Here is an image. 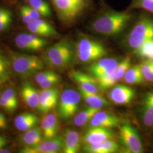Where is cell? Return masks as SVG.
Masks as SVG:
<instances>
[{"instance_id": "1", "label": "cell", "mask_w": 153, "mask_h": 153, "mask_svg": "<svg viewBox=\"0 0 153 153\" xmlns=\"http://www.w3.org/2000/svg\"><path fill=\"white\" fill-rule=\"evenodd\" d=\"M135 19L133 10L117 11L104 8L90 23L89 28L94 33L107 37H115L123 33Z\"/></svg>"}, {"instance_id": "2", "label": "cell", "mask_w": 153, "mask_h": 153, "mask_svg": "<svg viewBox=\"0 0 153 153\" xmlns=\"http://www.w3.org/2000/svg\"><path fill=\"white\" fill-rule=\"evenodd\" d=\"M58 19L71 26L87 15L93 7V0H50Z\"/></svg>"}, {"instance_id": "3", "label": "cell", "mask_w": 153, "mask_h": 153, "mask_svg": "<svg viewBox=\"0 0 153 153\" xmlns=\"http://www.w3.org/2000/svg\"><path fill=\"white\" fill-rule=\"evenodd\" d=\"M43 60L49 66L58 70L69 68L76 60V43L64 39L51 46L43 54Z\"/></svg>"}, {"instance_id": "4", "label": "cell", "mask_w": 153, "mask_h": 153, "mask_svg": "<svg viewBox=\"0 0 153 153\" xmlns=\"http://www.w3.org/2000/svg\"><path fill=\"white\" fill-rule=\"evenodd\" d=\"M153 39V16L143 13L138 17L126 36V47L133 52L142 44Z\"/></svg>"}, {"instance_id": "5", "label": "cell", "mask_w": 153, "mask_h": 153, "mask_svg": "<svg viewBox=\"0 0 153 153\" xmlns=\"http://www.w3.org/2000/svg\"><path fill=\"white\" fill-rule=\"evenodd\" d=\"M108 55V50L102 42L81 34L76 43V59L81 63H91Z\"/></svg>"}, {"instance_id": "6", "label": "cell", "mask_w": 153, "mask_h": 153, "mask_svg": "<svg viewBox=\"0 0 153 153\" xmlns=\"http://www.w3.org/2000/svg\"><path fill=\"white\" fill-rule=\"evenodd\" d=\"M11 67L19 76L27 78L37 74L44 68L43 61L35 56L23 55L12 52Z\"/></svg>"}, {"instance_id": "7", "label": "cell", "mask_w": 153, "mask_h": 153, "mask_svg": "<svg viewBox=\"0 0 153 153\" xmlns=\"http://www.w3.org/2000/svg\"><path fill=\"white\" fill-rule=\"evenodd\" d=\"M81 95L73 89H66L61 94L57 103V115L61 120L65 121L74 116L79 109Z\"/></svg>"}, {"instance_id": "8", "label": "cell", "mask_w": 153, "mask_h": 153, "mask_svg": "<svg viewBox=\"0 0 153 153\" xmlns=\"http://www.w3.org/2000/svg\"><path fill=\"white\" fill-rule=\"evenodd\" d=\"M119 138L126 153L143 152V146L141 137L137 130L131 125L126 124L121 126Z\"/></svg>"}, {"instance_id": "9", "label": "cell", "mask_w": 153, "mask_h": 153, "mask_svg": "<svg viewBox=\"0 0 153 153\" xmlns=\"http://www.w3.org/2000/svg\"><path fill=\"white\" fill-rule=\"evenodd\" d=\"M63 149V138L56 137L40 142L33 147H24L19 150L21 153H57Z\"/></svg>"}, {"instance_id": "10", "label": "cell", "mask_w": 153, "mask_h": 153, "mask_svg": "<svg viewBox=\"0 0 153 153\" xmlns=\"http://www.w3.org/2000/svg\"><path fill=\"white\" fill-rule=\"evenodd\" d=\"M120 60L114 58H102L93 62L88 68V73L95 78L113 74Z\"/></svg>"}, {"instance_id": "11", "label": "cell", "mask_w": 153, "mask_h": 153, "mask_svg": "<svg viewBox=\"0 0 153 153\" xmlns=\"http://www.w3.org/2000/svg\"><path fill=\"white\" fill-rule=\"evenodd\" d=\"M71 79L76 83L79 88L88 93L98 94L99 88L96 79L94 76L81 71H71L69 73Z\"/></svg>"}, {"instance_id": "12", "label": "cell", "mask_w": 153, "mask_h": 153, "mask_svg": "<svg viewBox=\"0 0 153 153\" xmlns=\"http://www.w3.org/2000/svg\"><path fill=\"white\" fill-rule=\"evenodd\" d=\"M121 119L119 117L104 111H99L89 121L88 127H102L111 129L120 126Z\"/></svg>"}, {"instance_id": "13", "label": "cell", "mask_w": 153, "mask_h": 153, "mask_svg": "<svg viewBox=\"0 0 153 153\" xmlns=\"http://www.w3.org/2000/svg\"><path fill=\"white\" fill-rule=\"evenodd\" d=\"M114 136V132L110 129L102 127H91L89 128L85 132L82 137V141L85 145L97 143L113 139Z\"/></svg>"}, {"instance_id": "14", "label": "cell", "mask_w": 153, "mask_h": 153, "mask_svg": "<svg viewBox=\"0 0 153 153\" xmlns=\"http://www.w3.org/2000/svg\"><path fill=\"white\" fill-rule=\"evenodd\" d=\"M135 90L126 85H117L110 91L109 99L117 105L129 104L135 96Z\"/></svg>"}, {"instance_id": "15", "label": "cell", "mask_w": 153, "mask_h": 153, "mask_svg": "<svg viewBox=\"0 0 153 153\" xmlns=\"http://www.w3.org/2000/svg\"><path fill=\"white\" fill-rule=\"evenodd\" d=\"M141 118L145 128L153 127V90L148 91L143 96L141 106Z\"/></svg>"}, {"instance_id": "16", "label": "cell", "mask_w": 153, "mask_h": 153, "mask_svg": "<svg viewBox=\"0 0 153 153\" xmlns=\"http://www.w3.org/2000/svg\"><path fill=\"white\" fill-rule=\"evenodd\" d=\"M62 138V152L64 153H76L80 150L82 139L78 131L72 129H66Z\"/></svg>"}, {"instance_id": "17", "label": "cell", "mask_w": 153, "mask_h": 153, "mask_svg": "<svg viewBox=\"0 0 153 153\" xmlns=\"http://www.w3.org/2000/svg\"><path fill=\"white\" fill-rule=\"evenodd\" d=\"M21 95L24 102L32 108H37L40 101V93L28 81L23 83L21 88Z\"/></svg>"}, {"instance_id": "18", "label": "cell", "mask_w": 153, "mask_h": 153, "mask_svg": "<svg viewBox=\"0 0 153 153\" xmlns=\"http://www.w3.org/2000/svg\"><path fill=\"white\" fill-rule=\"evenodd\" d=\"M119 148L117 142L113 139H109L103 142L85 145L83 150L88 153H114L119 150Z\"/></svg>"}, {"instance_id": "19", "label": "cell", "mask_w": 153, "mask_h": 153, "mask_svg": "<svg viewBox=\"0 0 153 153\" xmlns=\"http://www.w3.org/2000/svg\"><path fill=\"white\" fill-rule=\"evenodd\" d=\"M43 137L42 129L35 126L25 131L21 137L20 141L24 147H33L42 142Z\"/></svg>"}, {"instance_id": "20", "label": "cell", "mask_w": 153, "mask_h": 153, "mask_svg": "<svg viewBox=\"0 0 153 153\" xmlns=\"http://www.w3.org/2000/svg\"><path fill=\"white\" fill-rule=\"evenodd\" d=\"M39 117L30 112H25L17 116L14 120L16 129L20 131H25L34 127L38 123Z\"/></svg>"}, {"instance_id": "21", "label": "cell", "mask_w": 153, "mask_h": 153, "mask_svg": "<svg viewBox=\"0 0 153 153\" xmlns=\"http://www.w3.org/2000/svg\"><path fill=\"white\" fill-rule=\"evenodd\" d=\"M79 92L85 102L90 107L100 109L104 107L110 106V103L108 101L102 96L99 95L98 94L88 93L79 88Z\"/></svg>"}, {"instance_id": "22", "label": "cell", "mask_w": 153, "mask_h": 153, "mask_svg": "<svg viewBox=\"0 0 153 153\" xmlns=\"http://www.w3.org/2000/svg\"><path fill=\"white\" fill-rule=\"evenodd\" d=\"M124 79L126 83L131 85H142L146 82L140 64L130 67L126 72Z\"/></svg>"}, {"instance_id": "23", "label": "cell", "mask_w": 153, "mask_h": 153, "mask_svg": "<svg viewBox=\"0 0 153 153\" xmlns=\"http://www.w3.org/2000/svg\"><path fill=\"white\" fill-rule=\"evenodd\" d=\"M99 111H100V109L89 106L85 110L78 113L75 116L73 120L74 124L77 126H85L89 123V121Z\"/></svg>"}, {"instance_id": "24", "label": "cell", "mask_w": 153, "mask_h": 153, "mask_svg": "<svg viewBox=\"0 0 153 153\" xmlns=\"http://www.w3.org/2000/svg\"><path fill=\"white\" fill-rule=\"evenodd\" d=\"M11 62L0 52V84L9 81L11 76Z\"/></svg>"}, {"instance_id": "25", "label": "cell", "mask_w": 153, "mask_h": 153, "mask_svg": "<svg viewBox=\"0 0 153 153\" xmlns=\"http://www.w3.org/2000/svg\"><path fill=\"white\" fill-rule=\"evenodd\" d=\"M30 6L38 11L42 16L51 17L52 12L49 3L46 0H28Z\"/></svg>"}, {"instance_id": "26", "label": "cell", "mask_w": 153, "mask_h": 153, "mask_svg": "<svg viewBox=\"0 0 153 153\" xmlns=\"http://www.w3.org/2000/svg\"><path fill=\"white\" fill-rule=\"evenodd\" d=\"M15 43L19 49L28 51H39L38 47L30 40L28 33H22L18 35L15 39Z\"/></svg>"}, {"instance_id": "27", "label": "cell", "mask_w": 153, "mask_h": 153, "mask_svg": "<svg viewBox=\"0 0 153 153\" xmlns=\"http://www.w3.org/2000/svg\"><path fill=\"white\" fill-rule=\"evenodd\" d=\"M134 53L143 60H153V39L145 42Z\"/></svg>"}, {"instance_id": "28", "label": "cell", "mask_w": 153, "mask_h": 153, "mask_svg": "<svg viewBox=\"0 0 153 153\" xmlns=\"http://www.w3.org/2000/svg\"><path fill=\"white\" fill-rule=\"evenodd\" d=\"M59 98H47L40 95V101L37 109L40 113L45 114L54 108L58 103Z\"/></svg>"}, {"instance_id": "29", "label": "cell", "mask_w": 153, "mask_h": 153, "mask_svg": "<svg viewBox=\"0 0 153 153\" xmlns=\"http://www.w3.org/2000/svg\"><path fill=\"white\" fill-rule=\"evenodd\" d=\"M127 9H142L153 15V0H131Z\"/></svg>"}, {"instance_id": "30", "label": "cell", "mask_w": 153, "mask_h": 153, "mask_svg": "<svg viewBox=\"0 0 153 153\" xmlns=\"http://www.w3.org/2000/svg\"><path fill=\"white\" fill-rule=\"evenodd\" d=\"M13 21V13L5 7H0V32L7 30Z\"/></svg>"}, {"instance_id": "31", "label": "cell", "mask_w": 153, "mask_h": 153, "mask_svg": "<svg viewBox=\"0 0 153 153\" xmlns=\"http://www.w3.org/2000/svg\"><path fill=\"white\" fill-rule=\"evenodd\" d=\"M98 83L99 88L102 90H106L110 88L114 87L117 80L116 79L114 73L105 75L95 78Z\"/></svg>"}, {"instance_id": "32", "label": "cell", "mask_w": 153, "mask_h": 153, "mask_svg": "<svg viewBox=\"0 0 153 153\" xmlns=\"http://www.w3.org/2000/svg\"><path fill=\"white\" fill-rule=\"evenodd\" d=\"M131 65V59L129 56H126L122 60L120 61L118 65L117 66L114 75L116 79L119 81L123 78L126 71Z\"/></svg>"}, {"instance_id": "33", "label": "cell", "mask_w": 153, "mask_h": 153, "mask_svg": "<svg viewBox=\"0 0 153 153\" xmlns=\"http://www.w3.org/2000/svg\"><path fill=\"white\" fill-rule=\"evenodd\" d=\"M146 82H153V60H145L140 64Z\"/></svg>"}, {"instance_id": "34", "label": "cell", "mask_w": 153, "mask_h": 153, "mask_svg": "<svg viewBox=\"0 0 153 153\" xmlns=\"http://www.w3.org/2000/svg\"><path fill=\"white\" fill-rule=\"evenodd\" d=\"M33 22L40 27L43 28L49 35V37H57L60 35L59 33L49 23L41 18L33 20Z\"/></svg>"}, {"instance_id": "35", "label": "cell", "mask_w": 153, "mask_h": 153, "mask_svg": "<svg viewBox=\"0 0 153 153\" xmlns=\"http://www.w3.org/2000/svg\"><path fill=\"white\" fill-rule=\"evenodd\" d=\"M60 76L54 72L53 74L48 77L44 81L39 83V85L43 89H47L53 87L60 82Z\"/></svg>"}, {"instance_id": "36", "label": "cell", "mask_w": 153, "mask_h": 153, "mask_svg": "<svg viewBox=\"0 0 153 153\" xmlns=\"http://www.w3.org/2000/svg\"><path fill=\"white\" fill-rule=\"evenodd\" d=\"M41 127H42L41 129L43 132V137L45 138V140L51 139L56 136V134L51 129V126H49V124L47 120H46L44 116L42 119Z\"/></svg>"}, {"instance_id": "37", "label": "cell", "mask_w": 153, "mask_h": 153, "mask_svg": "<svg viewBox=\"0 0 153 153\" xmlns=\"http://www.w3.org/2000/svg\"><path fill=\"white\" fill-rule=\"evenodd\" d=\"M27 26L28 30L32 33L41 37H49V35L47 33L44 31L43 28L40 27L38 25L35 24L33 21L28 23Z\"/></svg>"}, {"instance_id": "38", "label": "cell", "mask_w": 153, "mask_h": 153, "mask_svg": "<svg viewBox=\"0 0 153 153\" xmlns=\"http://www.w3.org/2000/svg\"><path fill=\"white\" fill-rule=\"evenodd\" d=\"M1 97L10 101L12 103L18 106V100L17 98L16 91L13 88H7L2 93Z\"/></svg>"}, {"instance_id": "39", "label": "cell", "mask_w": 153, "mask_h": 153, "mask_svg": "<svg viewBox=\"0 0 153 153\" xmlns=\"http://www.w3.org/2000/svg\"><path fill=\"white\" fill-rule=\"evenodd\" d=\"M44 116L46 120L48 121L51 129L56 134L59 128V121L56 115H55L54 113H48Z\"/></svg>"}, {"instance_id": "40", "label": "cell", "mask_w": 153, "mask_h": 153, "mask_svg": "<svg viewBox=\"0 0 153 153\" xmlns=\"http://www.w3.org/2000/svg\"><path fill=\"white\" fill-rule=\"evenodd\" d=\"M0 106L12 114L16 110L18 106L12 103L8 100L0 97Z\"/></svg>"}, {"instance_id": "41", "label": "cell", "mask_w": 153, "mask_h": 153, "mask_svg": "<svg viewBox=\"0 0 153 153\" xmlns=\"http://www.w3.org/2000/svg\"><path fill=\"white\" fill-rule=\"evenodd\" d=\"M54 72L52 71H44L39 72L35 76V81L38 83H40L43 81H44L45 79H46L48 77L53 74Z\"/></svg>"}, {"instance_id": "42", "label": "cell", "mask_w": 153, "mask_h": 153, "mask_svg": "<svg viewBox=\"0 0 153 153\" xmlns=\"http://www.w3.org/2000/svg\"><path fill=\"white\" fill-rule=\"evenodd\" d=\"M20 15L21 16L22 21L24 22L25 23L27 24L28 23L33 21V19L30 16L28 12L26 9L25 6H22L21 9H20Z\"/></svg>"}, {"instance_id": "43", "label": "cell", "mask_w": 153, "mask_h": 153, "mask_svg": "<svg viewBox=\"0 0 153 153\" xmlns=\"http://www.w3.org/2000/svg\"><path fill=\"white\" fill-rule=\"evenodd\" d=\"M26 9L27 10V11L28 12L30 16H31V18H32L33 20H35V19H38L39 18H41L42 16L39 14L38 11L36 10L35 9H34L32 7L28 6H25Z\"/></svg>"}, {"instance_id": "44", "label": "cell", "mask_w": 153, "mask_h": 153, "mask_svg": "<svg viewBox=\"0 0 153 153\" xmlns=\"http://www.w3.org/2000/svg\"><path fill=\"white\" fill-rule=\"evenodd\" d=\"M7 127V123L5 116L0 112V129H5Z\"/></svg>"}, {"instance_id": "45", "label": "cell", "mask_w": 153, "mask_h": 153, "mask_svg": "<svg viewBox=\"0 0 153 153\" xmlns=\"http://www.w3.org/2000/svg\"><path fill=\"white\" fill-rule=\"evenodd\" d=\"M9 142L7 137L0 135V149L4 148Z\"/></svg>"}, {"instance_id": "46", "label": "cell", "mask_w": 153, "mask_h": 153, "mask_svg": "<svg viewBox=\"0 0 153 153\" xmlns=\"http://www.w3.org/2000/svg\"><path fill=\"white\" fill-rule=\"evenodd\" d=\"M10 153V152L7 150V149H0V153Z\"/></svg>"}, {"instance_id": "47", "label": "cell", "mask_w": 153, "mask_h": 153, "mask_svg": "<svg viewBox=\"0 0 153 153\" xmlns=\"http://www.w3.org/2000/svg\"><path fill=\"white\" fill-rule=\"evenodd\" d=\"M27 1H28V0H27Z\"/></svg>"}]
</instances>
